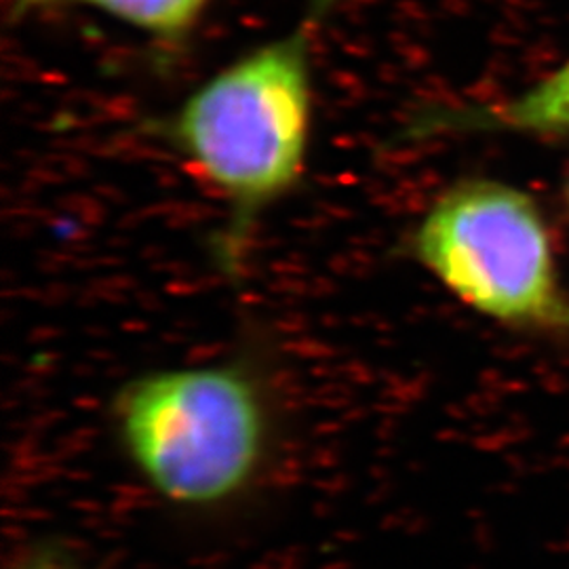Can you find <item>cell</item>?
Here are the masks:
<instances>
[{
  "instance_id": "1",
  "label": "cell",
  "mask_w": 569,
  "mask_h": 569,
  "mask_svg": "<svg viewBox=\"0 0 569 569\" xmlns=\"http://www.w3.org/2000/svg\"><path fill=\"white\" fill-rule=\"evenodd\" d=\"M340 0H308L298 23L228 63L169 114L146 122L228 207L222 244L237 264L272 203L305 176L312 127V47Z\"/></svg>"
},
{
  "instance_id": "2",
  "label": "cell",
  "mask_w": 569,
  "mask_h": 569,
  "mask_svg": "<svg viewBox=\"0 0 569 569\" xmlns=\"http://www.w3.org/2000/svg\"><path fill=\"white\" fill-rule=\"evenodd\" d=\"M114 409L131 462L176 505L226 502L262 462L264 406L239 367L148 373L122 388Z\"/></svg>"
},
{
  "instance_id": "3",
  "label": "cell",
  "mask_w": 569,
  "mask_h": 569,
  "mask_svg": "<svg viewBox=\"0 0 569 569\" xmlns=\"http://www.w3.org/2000/svg\"><path fill=\"white\" fill-rule=\"evenodd\" d=\"M411 249L479 315L526 331H569L568 289L547 220L528 192L483 178L453 183L430 204Z\"/></svg>"
},
{
  "instance_id": "4",
  "label": "cell",
  "mask_w": 569,
  "mask_h": 569,
  "mask_svg": "<svg viewBox=\"0 0 569 569\" xmlns=\"http://www.w3.org/2000/svg\"><path fill=\"white\" fill-rule=\"evenodd\" d=\"M475 131H519L559 133L569 131V61L549 79L538 82L509 102L472 108H437L411 119L401 138L425 140L443 133Z\"/></svg>"
},
{
  "instance_id": "5",
  "label": "cell",
  "mask_w": 569,
  "mask_h": 569,
  "mask_svg": "<svg viewBox=\"0 0 569 569\" xmlns=\"http://www.w3.org/2000/svg\"><path fill=\"white\" fill-rule=\"evenodd\" d=\"M211 0H11V21L63 9H91L142 32L163 58L182 53Z\"/></svg>"
},
{
  "instance_id": "6",
  "label": "cell",
  "mask_w": 569,
  "mask_h": 569,
  "mask_svg": "<svg viewBox=\"0 0 569 569\" xmlns=\"http://www.w3.org/2000/svg\"><path fill=\"white\" fill-rule=\"evenodd\" d=\"M21 569H70L68 566H63V563H58V561H51V559H39V561H32V563H28L26 568Z\"/></svg>"
},
{
  "instance_id": "7",
  "label": "cell",
  "mask_w": 569,
  "mask_h": 569,
  "mask_svg": "<svg viewBox=\"0 0 569 569\" xmlns=\"http://www.w3.org/2000/svg\"><path fill=\"white\" fill-rule=\"evenodd\" d=\"M566 201H568V209H569V178H568V183H566Z\"/></svg>"
}]
</instances>
